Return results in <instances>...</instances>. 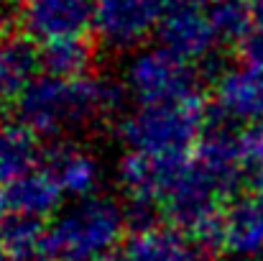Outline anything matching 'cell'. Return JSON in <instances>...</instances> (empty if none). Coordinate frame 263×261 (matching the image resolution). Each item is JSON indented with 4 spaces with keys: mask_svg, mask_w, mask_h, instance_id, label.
<instances>
[{
    "mask_svg": "<svg viewBox=\"0 0 263 261\" xmlns=\"http://www.w3.org/2000/svg\"><path fill=\"white\" fill-rule=\"evenodd\" d=\"M212 249L225 251L228 259L263 256V200L256 195L233 197L217 218Z\"/></svg>",
    "mask_w": 263,
    "mask_h": 261,
    "instance_id": "ba28073f",
    "label": "cell"
},
{
    "mask_svg": "<svg viewBox=\"0 0 263 261\" xmlns=\"http://www.w3.org/2000/svg\"><path fill=\"white\" fill-rule=\"evenodd\" d=\"M41 67L39 51L26 39H8L0 44V100H18Z\"/></svg>",
    "mask_w": 263,
    "mask_h": 261,
    "instance_id": "5bb4252c",
    "label": "cell"
},
{
    "mask_svg": "<svg viewBox=\"0 0 263 261\" xmlns=\"http://www.w3.org/2000/svg\"><path fill=\"white\" fill-rule=\"evenodd\" d=\"M3 197L8 205V213L13 218H31V220H41L54 215L64 200L62 187L57 184L54 174L44 169L21 177L18 182L3 187Z\"/></svg>",
    "mask_w": 263,
    "mask_h": 261,
    "instance_id": "7c38bea8",
    "label": "cell"
},
{
    "mask_svg": "<svg viewBox=\"0 0 263 261\" xmlns=\"http://www.w3.org/2000/svg\"><path fill=\"white\" fill-rule=\"evenodd\" d=\"M212 18L220 31L222 41H243L256 26H253V13L246 0H222L212 5Z\"/></svg>",
    "mask_w": 263,
    "mask_h": 261,
    "instance_id": "2e32d148",
    "label": "cell"
},
{
    "mask_svg": "<svg viewBox=\"0 0 263 261\" xmlns=\"http://www.w3.org/2000/svg\"><path fill=\"white\" fill-rule=\"evenodd\" d=\"M176 0H92V28L107 49L128 51L159 31Z\"/></svg>",
    "mask_w": 263,
    "mask_h": 261,
    "instance_id": "5b68a950",
    "label": "cell"
},
{
    "mask_svg": "<svg viewBox=\"0 0 263 261\" xmlns=\"http://www.w3.org/2000/svg\"><path fill=\"white\" fill-rule=\"evenodd\" d=\"M92 0H28L21 8V28L26 39L41 46L85 39L92 28Z\"/></svg>",
    "mask_w": 263,
    "mask_h": 261,
    "instance_id": "52a82bcc",
    "label": "cell"
},
{
    "mask_svg": "<svg viewBox=\"0 0 263 261\" xmlns=\"http://www.w3.org/2000/svg\"><path fill=\"white\" fill-rule=\"evenodd\" d=\"M123 87L138 105H166L197 97V72L164 46H143L130 54Z\"/></svg>",
    "mask_w": 263,
    "mask_h": 261,
    "instance_id": "277c9868",
    "label": "cell"
},
{
    "mask_svg": "<svg viewBox=\"0 0 263 261\" xmlns=\"http://www.w3.org/2000/svg\"><path fill=\"white\" fill-rule=\"evenodd\" d=\"M246 3H248L253 18L258 21V26H263V0H246Z\"/></svg>",
    "mask_w": 263,
    "mask_h": 261,
    "instance_id": "ffe728a7",
    "label": "cell"
},
{
    "mask_svg": "<svg viewBox=\"0 0 263 261\" xmlns=\"http://www.w3.org/2000/svg\"><path fill=\"white\" fill-rule=\"evenodd\" d=\"M253 195L258 200H263V167L256 169V174H253Z\"/></svg>",
    "mask_w": 263,
    "mask_h": 261,
    "instance_id": "44dd1931",
    "label": "cell"
},
{
    "mask_svg": "<svg viewBox=\"0 0 263 261\" xmlns=\"http://www.w3.org/2000/svg\"><path fill=\"white\" fill-rule=\"evenodd\" d=\"M204 133L207 108L199 95L166 105H138L118 123V136L128 151L159 162L189 159Z\"/></svg>",
    "mask_w": 263,
    "mask_h": 261,
    "instance_id": "7a4b0ae2",
    "label": "cell"
},
{
    "mask_svg": "<svg viewBox=\"0 0 263 261\" xmlns=\"http://www.w3.org/2000/svg\"><path fill=\"white\" fill-rule=\"evenodd\" d=\"M240 57H243V64L263 72V26H256L240 41Z\"/></svg>",
    "mask_w": 263,
    "mask_h": 261,
    "instance_id": "ac0fdd59",
    "label": "cell"
},
{
    "mask_svg": "<svg viewBox=\"0 0 263 261\" xmlns=\"http://www.w3.org/2000/svg\"><path fill=\"white\" fill-rule=\"evenodd\" d=\"M46 169L54 174L64 197H72L74 202L95 197L100 179H102V167H100L97 156L74 144H59L49 154Z\"/></svg>",
    "mask_w": 263,
    "mask_h": 261,
    "instance_id": "8fae6325",
    "label": "cell"
},
{
    "mask_svg": "<svg viewBox=\"0 0 263 261\" xmlns=\"http://www.w3.org/2000/svg\"><path fill=\"white\" fill-rule=\"evenodd\" d=\"M156 33L159 46L169 49L189 64L207 62L222 44L212 8H204L199 0H176L166 10Z\"/></svg>",
    "mask_w": 263,
    "mask_h": 261,
    "instance_id": "8992f818",
    "label": "cell"
},
{
    "mask_svg": "<svg viewBox=\"0 0 263 261\" xmlns=\"http://www.w3.org/2000/svg\"><path fill=\"white\" fill-rule=\"evenodd\" d=\"M8 220H10V213H8V205H5V197H3V189H0V241H3Z\"/></svg>",
    "mask_w": 263,
    "mask_h": 261,
    "instance_id": "d6986e66",
    "label": "cell"
},
{
    "mask_svg": "<svg viewBox=\"0 0 263 261\" xmlns=\"http://www.w3.org/2000/svg\"><path fill=\"white\" fill-rule=\"evenodd\" d=\"M199 243L172 223L138 225L120 254L128 261H199Z\"/></svg>",
    "mask_w": 263,
    "mask_h": 261,
    "instance_id": "30bf717a",
    "label": "cell"
},
{
    "mask_svg": "<svg viewBox=\"0 0 263 261\" xmlns=\"http://www.w3.org/2000/svg\"><path fill=\"white\" fill-rule=\"evenodd\" d=\"M210 3H212V5H215V3H222V0H210Z\"/></svg>",
    "mask_w": 263,
    "mask_h": 261,
    "instance_id": "484cf974",
    "label": "cell"
},
{
    "mask_svg": "<svg viewBox=\"0 0 263 261\" xmlns=\"http://www.w3.org/2000/svg\"><path fill=\"white\" fill-rule=\"evenodd\" d=\"M0 261H8V256H5V254H0Z\"/></svg>",
    "mask_w": 263,
    "mask_h": 261,
    "instance_id": "603a6c76",
    "label": "cell"
},
{
    "mask_svg": "<svg viewBox=\"0 0 263 261\" xmlns=\"http://www.w3.org/2000/svg\"><path fill=\"white\" fill-rule=\"evenodd\" d=\"M212 108L230 123L248 126L263 118V72L248 64L228 67L212 87Z\"/></svg>",
    "mask_w": 263,
    "mask_h": 261,
    "instance_id": "9c48e42d",
    "label": "cell"
},
{
    "mask_svg": "<svg viewBox=\"0 0 263 261\" xmlns=\"http://www.w3.org/2000/svg\"><path fill=\"white\" fill-rule=\"evenodd\" d=\"M107 261H128V259H125L123 254H115V256H110V259H107Z\"/></svg>",
    "mask_w": 263,
    "mask_h": 261,
    "instance_id": "7402d4cb",
    "label": "cell"
},
{
    "mask_svg": "<svg viewBox=\"0 0 263 261\" xmlns=\"http://www.w3.org/2000/svg\"><path fill=\"white\" fill-rule=\"evenodd\" d=\"M233 141H235V151H238L240 164L261 169L263 167V118L248 123V126H240L233 133Z\"/></svg>",
    "mask_w": 263,
    "mask_h": 261,
    "instance_id": "e0dca14e",
    "label": "cell"
},
{
    "mask_svg": "<svg viewBox=\"0 0 263 261\" xmlns=\"http://www.w3.org/2000/svg\"><path fill=\"white\" fill-rule=\"evenodd\" d=\"M39 57H41L44 75L59 77V80H80V77H87L92 69V49L85 39L41 46Z\"/></svg>",
    "mask_w": 263,
    "mask_h": 261,
    "instance_id": "9a60e30c",
    "label": "cell"
},
{
    "mask_svg": "<svg viewBox=\"0 0 263 261\" xmlns=\"http://www.w3.org/2000/svg\"><path fill=\"white\" fill-rule=\"evenodd\" d=\"M125 87L107 77L59 80L39 75L15 100V118L39 138H57L67 131L89 128L112 115L123 102Z\"/></svg>",
    "mask_w": 263,
    "mask_h": 261,
    "instance_id": "6da1fadb",
    "label": "cell"
},
{
    "mask_svg": "<svg viewBox=\"0 0 263 261\" xmlns=\"http://www.w3.org/2000/svg\"><path fill=\"white\" fill-rule=\"evenodd\" d=\"M13 3H23V5H26V3H28V0H13Z\"/></svg>",
    "mask_w": 263,
    "mask_h": 261,
    "instance_id": "d4e9b609",
    "label": "cell"
},
{
    "mask_svg": "<svg viewBox=\"0 0 263 261\" xmlns=\"http://www.w3.org/2000/svg\"><path fill=\"white\" fill-rule=\"evenodd\" d=\"M225 261H248V259H225Z\"/></svg>",
    "mask_w": 263,
    "mask_h": 261,
    "instance_id": "cb8c5ba5",
    "label": "cell"
},
{
    "mask_svg": "<svg viewBox=\"0 0 263 261\" xmlns=\"http://www.w3.org/2000/svg\"><path fill=\"white\" fill-rule=\"evenodd\" d=\"M41 154L39 136L31 128H26L21 120L0 123V187L36 172Z\"/></svg>",
    "mask_w": 263,
    "mask_h": 261,
    "instance_id": "4fadbf2b",
    "label": "cell"
},
{
    "mask_svg": "<svg viewBox=\"0 0 263 261\" xmlns=\"http://www.w3.org/2000/svg\"><path fill=\"white\" fill-rule=\"evenodd\" d=\"M128 213L118 200L95 195L69 205L49 225L51 261H107L125 236Z\"/></svg>",
    "mask_w": 263,
    "mask_h": 261,
    "instance_id": "3957f363",
    "label": "cell"
},
{
    "mask_svg": "<svg viewBox=\"0 0 263 261\" xmlns=\"http://www.w3.org/2000/svg\"><path fill=\"white\" fill-rule=\"evenodd\" d=\"M0 44H3V41H0Z\"/></svg>",
    "mask_w": 263,
    "mask_h": 261,
    "instance_id": "4316f807",
    "label": "cell"
}]
</instances>
